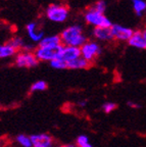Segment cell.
<instances>
[{"instance_id":"5bb4252c","label":"cell","mask_w":146,"mask_h":147,"mask_svg":"<svg viewBox=\"0 0 146 147\" xmlns=\"http://www.w3.org/2000/svg\"><path fill=\"white\" fill-rule=\"evenodd\" d=\"M90 67V63L87 60H85L82 56L76 58V59L66 63V69H85Z\"/></svg>"},{"instance_id":"ba28073f","label":"cell","mask_w":146,"mask_h":147,"mask_svg":"<svg viewBox=\"0 0 146 147\" xmlns=\"http://www.w3.org/2000/svg\"><path fill=\"white\" fill-rule=\"evenodd\" d=\"M33 147H55L53 137L48 133H37L31 135Z\"/></svg>"},{"instance_id":"7402d4cb","label":"cell","mask_w":146,"mask_h":147,"mask_svg":"<svg viewBox=\"0 0 146 147\" xmlns=\"http://www.w3.org/2000/svg\"><path fill=\"white\" fill-rule=\"evenodd\" d=\"M116 108V104L114 102H112V101H106V102H104L101 105V109H102V111L104 113H112Z\"/></svg>"},{"instance_id":"44dd1931","label":"cell","mask_w":146,"mask_h":147,"mask_svg":"<svg viewBox=\"0 0 146 147\" xmlns=\"http://www.w3.org/2000/svg\"><path fill=\"white\" fill-rule=\"evenodd\" d=\"M49 64H50V67L54 69H66V62H64L62 60L58 59V58H56V57L53 60H51V61L49 62Z\"/></svg>"},{"instance_id":"9c48e42d","label":"cell","mask_w":146,"mask_h":147,"mask_svg":"<svg viewBox=\"0 0 146 147\" xmlns=\"http://www.w3.org/2000/svg\"><path fill=\"white\" fill-rule=\"evenodd\" d=\"M57 50L58 49H50V48H46V47L38 46L37 48H35L34 54L37 59H38V61L50 62L51 60H53L56 57Z\"/></svg>"},{"instance_id":"5b68a950","label":"cell","mask_w":146,"mask_h":147,"mask_svg":"<svg viewBox=\"0 0 146 147\" xmlns=\"http://www.w3.org/2000/svg\"><path fill=\"white\" fill-rule=\"evenodd\" d=\"M39 63L38 59L32 51H21L14 55V64L22 69H32L37 67Z\"/></svg>"},{"instance_id":"7c38bea8","label":"cell","mask_w":146,"mask_h":147,"mask_svg":"<svg viewBox=\"0 0 146 147\" xmlns=\"http://www.w3.org/2000/svg\"><path fill=\"white\" fill-rule=\"evenodd\" d=\"M62 40L58 35H51V36H44L43 39L40 41L38 46L46 47L50 49H58L62 46Z\"/></svg>"},{"instance_id":"4316f807","label":"cell","mask_w":146,"mask_h":147,"mask_svg":"<svg viewBox=\"0 0 146 147\" xmlns=\"http://www.w3.org/2000/svg\"><path fill=\"white\" fill-rule=\"evenodd\" d=\"M141 33H142V35L144 36V38L146 39V29H143V30H141Z\"/></svg>"},{"instance_id":"603a6c76","label":"cell","mask_w":146,"mask_h":147,"mask_svg":"<svg viewBox=\"0 0 146 147\" xmlns=\"http://www.w3.org/2000/svg\"><path fill=\"white\" fill-rule=\"evenodd\" d=\"M91 7L93 9H95L96 11L100 12V13H104L105 10H106V2H105L104 0H98Z\"/></svg>"},{"instance_id":"277c9868","label":"cell","mask_w":146,"mask_h":147,"mask_svg":"<svg viewBox=\"0 0 146 147\" xmlns=\"http://www.w3.org/2000/svg\"><path fill=\"white\" fill-rule=\"evenodd\" d=\"M101 46L98 42L92 41V40H87V42L80 48L81 56L85 60L91 63L94 60L98 58V56L101 54Z\"/></svg>"},{"instance_id":"7a4b0ae2","label":"cell","mask_w":146,"mask_h":147,"mask_svg":"<svg viewBox=\"0 0 146 147\" xmlns=\"http://www.w3.org/2000/svg\"><path fill=\"white\" fill-rule=\"evenodd\" d=\"M45 16L50 22L62 24L69 18L70 10L68 6L62 3H53L46 8Z\"/></svg>"},{"instance_id":"3957f363","label":"cell","mask_w":146,"mask_h":147,"mask_svg":"<svg viewBox=\"0 0 146 147\" xmlns=\"http://www.w3.org/2000/svg\"><path fill=\"white\" fill-rule=\"evenodd\" d=\"M84 20L88 25L93 26L94 28H110L112 26L110 20L106 16H104V13H100V12L96 11L95 9H93L92 7H89L84 12Z\"/></svg>"},{"instance_id":"cb8c5ba5","label":"cell","mask_w":146,"mask_h":147,"mask_svg":"<svg viewBox=\"0 0 146 147\" xmlns=\"http://www.w3.org/2000/svg\"><path fill=\"white\" fill-rule=\"evenodd\" d=\"M128 105L130 106L131 108H139L140 107V104L137 103V102H134V101H129Z\"/></svg>"},{"instance_id":"e0dca14e","label":"cell","mask_w":146,"mask_h":147,"mask_svg":"<svg viewBox=\"0 0 146 147\" xmlns=\"http://www.w3.org/2000/svg\"><path fill=\"white\" fill-rule=\"evenodd\" d=\"M16 142L21 147H33L31 136L27 134H18L16 137Z\"/></svg>"},{"instance_id":"9a60e30c","label":"cell","mask_w":146,"mask_h":147,"mask_svg":"<svg viewBox=\"0 0 146 147\" xmlns=\"http://www.w3.org/2000/svg\"><path fill=\"white\" fill-rule=\"evenodd\" d=\"M16 54V50L14 49L8 43L0 44V59L10 58Z\"/></svg>"},{"instance_id":"2e32d148","label":"cell","mask_w":146,"mask_h":147,"mask_svg":"<svg viewBox=\"0 0 146 147\" xmlns=\"http://www.w3.org/2000/svg\"><path fill=\"white\" fill-rule=\"evenodd\" d=\"M135 13L138 16H142L146 11V1L145 0H131Z\"/></svg>"},{"instance_id":"83f0119b","label":"cell","mask_w":146,"mask_h":147,"mask_svg":"<svg viewBox=\"0 0 146 147\" xmlns=\"http://www.w3.org/2000/svg\"><path fill=\"white\" fill-rule=\"evenodd\" d=\"M0 147H2V141L0 140Z\"/></svg>"},{"instance_id":"8992f818","label":"cell","mask_w":146,"mask_h":147,"mask_svg":"<svg viewBox=\"0 0 146 147\" xmlns=\"http://www.w3.org/2000/svg\"><path fill=\"white\" fill-rule=\"evenodd\" d=\"M81 52L80 48L77 47H71V46L62 45L57 50L56 58L62 60L66 63H69L70 61L76 59V58L80 57Z\"/></svg>"},{"instance_id":"ffe728a7","label":"cell","mask_w":146,"mask_h":147,"mask_svg":"<svg viewBox=\"0 0 146 147\" xmlns=\"http://www.w3.org/2000/svg\"><path fill=\"white\" fill-rule=\"evenodd\" d=\"M8 44L11 46L14 49H16V50L23 49L26 45V43H25V41H24L23 38H22V37H18V36L12 37L11 39L8 41Z\"/></svg>"},{"instance_id":"30bf717a","label":"cell","mask_w":146,"mask_h":147,"mask_svg":"<svg viewBox=\"0 0 146 147\" xmlns=\"http://www.w3.org/2000/svg\"><path fill=\"white\" fill-rule=\"evenodd\" d=\"M92 36L94 37L95 40H98V41L101 42H110L114 40V36H112V29L106 27L94 28L93 32H92Z\"/></svg>"},{"instance_id":"4fadbf2b","label":"cell","mask_w":146,"mask_h":147,"mask_svg":"<svg viewBox=\"0 0 146 147\" xmlns=\"http://www.w3.org/2000/svg\"><path fill=\"white\" fill-rule=\"evenodd\" d=\"M128 44L131 47H134L136 49L146 50V39L142 35L141 30L134 31V34L131 37V39L128 41Z\"/></svg>"},{"instance_id":"d6986e66","label":"cell","mask_w":146,"mask_h":147,"mask_svg":"<svg viewBox=\"0 0 146 147\" xmlns=\"http://www.w3.org/2000/svg\"><path fill=\"white\" fill-rule=\"evenodd\" d=\"M76 146L77 147H94L93 144L90 142L89 137L84 134H81L76 139Z\"/></svg>"},{"instance_id":"484cf974","label":"cell","mask_w":146,"mask_h":147,"mask_svg":"<svg viewBox=\"0 0 146 147\" xmlns=\"http://www.w3.org/2000/svg\"><path fill=\"white\" fill-rule=\"evenodd\" d=\"M79 106H81V107H84V106H86L87 104V101L86 100H83V101H79Z\"/></svg>"},{"instance_id":"d4e9b609","label":"cell","mask_w":146,"mask_h":147,"mask_svg":"<svg viewBox=\"0 0 146 147\" xmlns=\"http://www.w3.org/2000/svg\"><path fill=\"white\" fill-rule=\"evenodd\" d=\"M58 147H77L76 144H72V143H66V144H62Z\"/></svg>"},{"instance_id":"ac0fdd59","label":"cell","mask_w":146,"mask_h":147,"mask_svg":"<svg viewBox=\"0 0 146 147\" xmlns=\"http://www.w3.org/2000/svg\"><path fill=\"white\" fill-rule=\"evenodd\" d=\"M47 89V83L45 81L39 80L34 82L30 87L31 93H37V92H43Z\"/></svg>"},{"instance_id":"8fae6325","label":"cell","mask_w":146,"mask_h":147,"mask_svg":"<svg viewBox=\"0 0 146 147\" xmlns=\"http://www.w3.org/2000/svg\"><path fill=\"white\" fill-rule=\"evenodd\" d=\"M26 31H27L28 37L34 43H40V41L44 38V33L41 30H39L37 24L34 22L28 24L26 27Z\"/></svg>"},{"instance_id":"6da1fadb","label":"cell","mask_w":146,"mask_h":147,"mask_svg":"<svg viewBox=\"0 0 146 147\" xmlns=\"http://www.w3.org/2000/svg\"><path fill=\"white\" fill-rule=\"evenodd\" d=\"M62 44L71 47L81 48L87 42V37L81 25H72L66 27L59 35Z\"/></svg>"},{"instance_id":"52a82bcc","label":"cell","mask_w":146,"mask_h":147,"mask_svg":"<svg viewBox=\"0 0 146 147\" xmlns=\"http://www.w3.org/2000/svg\"><path fill=\"white\" fill-rule=\"evenodd\" d=\"M112 32V36L114 39L118 40V41H123V42H128L131 39V37L134 34V30L128 27H124L119 24H112L110 27Z\"/></svg>"}]
</instances>
